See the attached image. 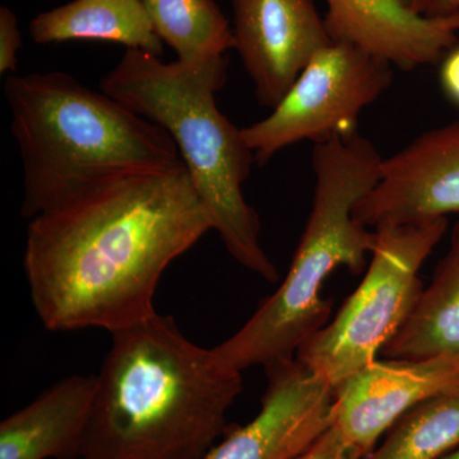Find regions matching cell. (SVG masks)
<instances>
[{
    "label": "cell",
    "instance_id": "obj_20",
    "mask_svg": "<svg viewBox=\"0 0 459 459\" xmlns=\"http://www.w3.org/2000/svg\"><path fill=\"white\" fill-rule=\"evenodd\" d=\"M439 81L446 98L459 108V44L455 45L443 56Z\"/></svg>",
    "mask_w": 459,
    "mask_h": 459
},
{
    "label": "cell",
    "instance_id": "obj_19",
    "mask_svg": "<svg viewBox=\"0 0 459 459\" xmlns=\"http://www.w3.org/2000/svg\"><path fill=\"white\" fill-rule=\"evenodd\" d=\"M22 48V33L16 14L11 8L0 7V74H14L18 53Z\"/></svg>",
    "mask_w": 459,
    "mask_h": 459
},
{
    "label": "cell",
    "instance_id": "obj_3",
    "mask_svg": "<svg viewBox=\"0 0 459 459\" xmlns=\"http://www.w3.org/2000/svg\"><path fill=\"white\" fill-rule=\"evenodd\" d=\"M4 93L22 161L25 219L114 178L183 162L164 128L65 72L9 75Z\"/></svg>",
    "mask_w": 459,
    "mask_h": 459
},
{
    "label": "cell",
    "instance_id": "obj_14",
    "mask_svg": "<svg viewBox=\"0 0 459 459\" xmlns=\"http://www.w3.org/2000/svg\"><path fill=\"white\" fill-rule=\"evenodd\" d=\"M380 355L388 360L446 359L459 364V221L431 282Z\"/></svg>",
    "mask_w": 459,
    "mask_h": 459
},
{
    "label": "cell",
    "instance_id": "obj_6",
    "mask_svg": "<svg viewBox=\"0 0 459 459\" xmlns=\"http://www.w3.org/2000/svg\"><path fill=\"white\" fill-rule=\"evenodd\" d=\"M448 230V219L374 229L376 243L360 285L336 316L299 349L296 360L332 388L377 360L409 318L420 294V268Z\"/></svg>",
    "mask_w": 459,
    "mask_h": 459
},
{
    "label": "cell",
    "instance_id": "obj_18",
    "mask_svg": "<svg viewBox=\"0 0 459 459\" xmlns=\"http://www.w3.org/2000/svg\"><path fill=\"white\" fill-rule=\"evenodd\" d=\"M364 453L350 443L333 425L294 459H362Z\"/></svg>",
    "mask_w": 459,
    "mask_h": 459
},
{
    "label": "cell",
    "instance_id": "obj_17",
    "mask_svg": "<svg viewBox=\"0 0 459 459\" xmlns=\"http://www.w3.org/2000/svg\"><path fill=\"white\" fill-rule=\"evenodd\" d=\"M459 446V385L428 398L362 459H442Z\"/></svg>",
    "mask_w": 459,
    "mask_h": 459
},
{
    "label": "cell",
    "instance_id": "obj_21",
    "mask_svg": "<svg viewBox=\"0 0 459 459\" xmlns=\"http://www.w3.org/2000/svg\"><path fill=\"white\" fill-rule=\"evenodd\" d=\"M412 8L422 17L452 16L459 12V0H412Z\"/></svg>",
    "mask_w": 459,
    "mask_h": 459
},
{
    "label": "cell",
    "instance_id": "obj_2",
    "mask_svg": "<svg viewBox=\"0 0 459 459\" xmlns=\"http://www.w3.org/2000/svg\"><path fill=\"white\" fill-rule=\"evenodd\" d=\"M111 336L80 457L204 459L229 431L240 371L157 312Z\"/></svg>",
    "mask_w": 459,
    "mask_h": 459
},
{
    "label": "cell",
    "instance_id": "obj_11",
    "mask_svg": "<svg viewBox=\"0 0 459 459\" xmlns=\"http://www.w3.org/2000/svg\"><path fill=\"white\" fill-rule=\"evenodd\" d=\"M457 385L455 361L377 360L333 389L332 425L367 455L404 413Z\"/></svg>",
    "mask_w": 459,
    "mask_h": 459
},
{
    "label": "cell",
    "instance_id": "obj_22",
    "mask_svg": "<svg viewBox=\"0 0 459 459\" xmlns=\"http://www.w3.org/2000/svg\"><path fill=\"white\" fill-rule=\"evenodd\" d=\"M442 459H459V451L449 453V455H446Z\"/></svg>",
    "mask_w": 459,
    "mask_h": 459
},
{
    "label": "cell",
    "instance_id": "obj_15",
    "mask_svg": "<svg viewBox=\"0 0 459 459\" xmlns=\"http://www.w3.org/2000/svg\"><path fill=\"white\" fill-rule=\"evenodd\" d=\"M30 35L40 45L104 41L159 57L164 54L142 0H74L38 14Z\"/></svg>",
    "mask_w": 459,
    "mask_h": 459
},
{
    "label": "cell",
    "instance_id": "obj_1",
    "mask_svg": "<svg viewBox=\"0 0 459 459\" xmlns=\"http://www.w3.org/2000/svg\"><path fill=\"white\" fill-rule=\"evenodd\" d=\"M213 230L184 162L123 175L33 217L25 268L35 312L51 332L150 318L166 268Z\"/></svg>",
    "mask_w": 459,
    "mask_h": 459
},
{
    "label": "cell",
    "instance_id": "obj_8",
    "mask_svg": "<svg viewBox=\"0 0 459 459\" xmlns=\"http://www.w3.org/2000/svg\"><path fill=\"white\" fill-rule=\"evenodd\" d=\"M459 212V120L422 133L383 159L380 178L356 204L367 228L416 225Z\"/></svg>",
    "mask_w": 459,
    "mask_h": 459
},
{
    "label": "cell",
    "instance_id": "obj_9",
    "mask_svg": "<svg viewBox=\"0 0 459 459\" xmlns=\"http://www.w3.org/2000/svg\"><path fill=\"white\" fill-rule=\"evenodd\" d=\"M258 415L229 429L204 459H294L332 424L333 388L295 359L264 368Z\"/></svg>",
    "mask_w": 459,
    "mask_h": 459
},
{
    "label": "cell",
    "instance_id": "obj_7",
    "mask_svg": "<svg viewBox=\"0 0 459 459\" xmlns=\"http://www.w3.org/2000/svg\"><path fill=\"white\" fill-rule=\"evenodd\" d=\"M394 80V66L349 42L332 41L309 60L272 113L241 137L265 165L283 148L301 141L320 143L358 134L364 108Z\"/></svg>",
    "mask_w": 459,
    "mask_h": 459
},
{
    "label": "cell",
    "instance_id": "obj_4",
    "mask_svg": "<svg viewBox=\"0 0 459 459\" xmlns=\"http://www.w3.org/2000/svg\"><path fill=\"white\" fill-rule=\"evenodd\" d=\"M228 66L225 56L186 65L126 49L100 90L170 134L230 255L274 283L279 272L261 246L258 213L243 195L255 153L216 104Z\"/></svg>",
    "mask_w": 459,
    "mask_h": 459
},
{
    "label": "cell",
    "instance_id": "obj_16",
    "mask_svg": "<svg viewBox=\"0 0 459 459\" xmlns=\"http://www.w3.org/2000/svg\"><path fill=\"white\" fill-rule=\"evenodd\" d=\"M153 29L178 60L197 65L235 50L228 18L214 0H142Z\"/></svg>",
    "mask_w": 459,
    "mask_h": 459
},
{
    "label": "cell",
    "instance_id": "obj_10",
    "mask_svg": "<svg viewBox=\"0 0 459 459\" xmlns=\"http://www.w3.org/2000/svg\"><path fill=\"white\" fill-rule=\"evenodd\" d=\"M235 50L263 107L273 108L332 38L314 0H232Z\"/></svg>",
    "mask_w": 459,
    "mask_h": 459
},
{
    "label": "cell",
    "instance_id": "obj_13",
    "mask_svg": "<svg viewBox=\"0 0 459 459\" xmlns=\"http://www.w3.org/2000/svg\"><path fill=\"white\" fill-rule=\"evenodd\" d=\"M96 376L59 380L0 424V459L80 457Z\"/></svg>",
    "mask_w": 459,
    "mask_h": 459
},
{
    "label": "cell",
    "instance_id": "obj_5",
    "mask_svg": "<svg viewBox=\"0 0 459 459\" xmlns=\"http://www.w3.org/2000/svg\"><path fill=\"white\" fill-rule=\"evenodd\" d=\"M312 162V211L285 280L234 336L212 349L217 360L240 373L295 359L331 319L332 300L322 298L325 280L340 267L361 273L376 243V231L356 221L353 208L379 180L377 147L359 133L331 138L314 144Z\"/></svg>",
    "mask_w": 459,
    "mask_h": 459
},
{
    "label": "cell",
    "instance_id": "obj_12",
    "mask_svg": "<svg viewBox=\"0 0 459 459\" xmlns=\"http://www.w3.org/2000/svg\"><path fill=\"white\" fill-rule=\"evenodd\" d=\"M332 40L349 42L401 71L435 65L458 44L459 12L428 18L412 0H325Z\"/></svg>",
    "mask_w": 459,
    "mask_h": 459
},
{
    "label": "cell",
    "instance_id": "obj_23",
    "mask_svg": "<svg viewBox=\"0 0 459 459\" xmlns=\"http://www.w3.org/2000/svg\"><path fill=\"white\" fill-rule=\"evenodd\" d=\"M68 459H91L87 457H74V458H68Z\"/></svg>",
    "mask_w": 459,
    "mask_h": 459
}]
</instances>
